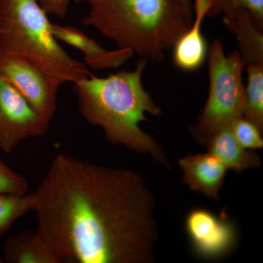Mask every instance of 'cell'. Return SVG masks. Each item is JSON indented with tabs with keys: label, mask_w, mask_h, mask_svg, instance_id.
<instances>
[{
	"label": "cell",
	"mask_w": 263,
	"mask_h": 263,
	"mask_svg": "<svg viewBox=\"0 0 263 263\" xmlns=\"http://www.w3.org/2000/svg\"><path fill=\"white\" fill-rule=\"evenodd\" d=\"M2 34V31H1V29H0V34Z\"/></svg>",
	"instance_id": "obj_22"
},
{
	"label": "cell",
	"mask_w": 263,
	"mask_h": 263,
	"mask_svg": "<svg viewBox=\"0 0 263 263\" xmlns=\"http://www.w3.org/2000/svg\"><path fill=\"white\" fill-rule=\"evenodd\" d=\"M230 127L235 139L243 148L249 150L263 148L262 132L245 117L235 119Z\"/></svg>",
	"instance_id": "obj_18"
},
{
	"label": "cell",
	"mask_w": 263,
	"mask_h": 263,
	"mask_svg": "<svg viewBox=\"0 0 263 263\" xmlns=\"http://www.w3.org/2000/svg\"><path fill=\"white\" fill-rule=\"evenodd\" d=\"M142 58L136 69L120 71L107 77L91 75L73 84L81 115L91 125L103 128L112 144L148 154L164 167L168 160L160 144L140 127L147 121L146 114L160 116L162 110L142 84L147 64Z\"/></svg>",
	"instance_id": "obj_2"
},
{
	"label": "cell",
	"mask_w": 263,
	"mask_h": 263,
	"mask_svg": "<svg viewBox=\"0 0 263 263\" xmlns=\"http://www.w3.org/2000/svg\"><path fill=\"white\" fill-rule=\"evenodd\" d=\"M188 14L193 15V0H181Z\"/></svg>",
	"instance_id": "obj_21"
},
{
	"label": "cell",
	"mask_w": 263,
	"mask_h": 263,
	"mask_svg": "<svg viewBox=\"0 0 263 263\" xmlns=\"http://www.w3.org/2000/svg\"><path fill=\"white\" fill-rule=\"evenodd\" d=\"M240 8L247 10L256 27L263 30V0H212L207 17L223 14L224 18H230Z\"/></svg>",
	"instance_id": "obj_17"
},
{
	"label": "cell",
	"mask_w": 263,
	"mask_h": 263,
	"mask_svg": "<svg viewBox=\"0 0 263 263\" xmlns=\"http://www.w3.org/2000/svg\"><path fill=\"white\" fill-rule=\"evenodd\" d=\"M29 184L27 179L6 165L0 159V195H26Z\"/></svg>",
	"instance_id": "obj_19"
},
{
	"label": "cell",
	"mask_w": 263,
	"mask_h": 263,
	"mask_svg": "<svg viewBox=\"0 0 263 263\" xmlns=\"http://www.w3.org/2000/svg\"><path fill=\"white\" fill-rule=\"evenodd\" d=\"M34 193L24 195H0V236L10 229L18 218L33 211Z\"/></svg>",
	"instance_id": "obj_16"
},
{
	"label": "cell",
	"mask_w": 263,
	"mask_h": 263,
	"mask_svg": "<svg viewBox=\"0 0 263 263\" xmlns=\"http://www.w3.org/2000/svg\"><path fill=\"white\" fill-rule=\"evenodd\" d=\"M179 163L183 182L190 190L219 200L228 169L216 156L210 152L188 155L180 159Z\"/></svg>",
	"instance_id": "obj_11"
},
{
	"label": "cell",
	"mask_w": 263,
	"mask_h": 263,
	"mask_svg": "<svg viewBox=\"0 0 263 263\" xmlns=\"http://www.w3.org/2000/svg\"><path fill=\"white\" fill-rule=\"evenodd\" d=\"M51 32L57 41L80 50L86 65L94 70L118 68L134 55L127 48L107 51L77 27L51 23Z\"/></svg>",
	"instance_id": "obj_9"
},
{
	"label": "cell",
	"mask_w": 263,
	"mask_h": 263,
	"mask_svg": "<svg viewBox=\"0 0 263 263\" xmlns=\"http://www.w3.org/2000/svg\"><path fill=\"white\" fill-rule=\"evenodd\" d=\"M50 122L45 120L13 85L0 76V148L10 153L21 141L43 136Z\"/></svg>",
	"instance_id": "obj_7"
},
{
	"label": "cell",
	"mask_w": 263,
	"mask_h": 263,
	"mask_svg": "<svg viewBox=\"0 0 263 263\" xmlns=\"http://www.w3.org/2000/svg\"><path fill=\"white\" fill-rule=\"evenodd\" d=\"M0 76L18 90L32 108L50 122L56 113L60 86L30 62L0 53Z\"/></svg>",
	"instance_id": "obj_6"
},
{
	"label": "cell",
	"mask_w": 263,
	"mask_h": 263,
	"mask_svg": "<svg viewBox=\"0 0 263 263\" xmlns=\"http://www.w3.org/2000/svg\"><path fill=\"white\" fill-rule=\"evenodd\" d=\"M89 7L81 19L98 29L119 48H127L142 58L163 61L165 51L191 26L181 0H76Z\"/></svg>",
	"instance_id": "obj_3"
},
{
	"label": "cell",
	"mask_w": 263,
	"mask_h": 263,
	"mask_svg": "<svg viewBox=\"0 0 263 263\" xmlns=\"http://www.w3.org/2000/svg\"><path fill=\"white\" fill-rule=\"evenodd\" d=\"M212 0H193L195 18L175 43L173 62L180 70L192 72L200 68L207 60L209 47L202 33V25L212 7Z\"/></svg>",
	"instance_id": "obj_10"
},
{
	"label": "cell",
	"mask_w": 263,
	"mask_h": 263,
	"mask_svg": "<svg viewBox=\"0 0 263 263\" xmlns=\"http://www.w3.org/2000/svg\"><path fill=\"white\" fill-rule=\"evenodd\" d=\"M205 146L209 152L216 156L227 168L238 174L260 166V157L236 141L230 126L214 133Z\"/></svg>",
	"instance_id": "obj_12"
},
{
	"label": "cell",
	"mask_w": 263,
	"mask_h": 263,
	"mask_svg": "<svg viewBox=\"0 0 263 263\" xmlns=\"http://www.w3.org/2000/svg\"><path fill=\"white\" fill-rule=\"evenodd\" d=\"M34 194L36 232L59 263L155 262V197L138 173L60 154Z\"/></svg>",
	"instance_id": "obj_1"
},
{
	"label": "cell",
	"mask_w": 263,
	"mask_h": 263,
	"mask_svg": "<svg viewBox=\"0 0 263 263\" xmlns=\"http://www.w3.org/2000/svg\"><path fill=\"white\" fill-rule=\"evenodd\" d=\"M230 32L236 37L239 53L245 67L257 64L263 65V34L247 10L240 8L230 18H223Z\"/></svg>",
	"instance_id": "obj_13"
},
{
	"label": "cell",
	"mask_w": 263,
	"mask_h": 263,
	"mask_svg": "<svg viewBox=\"0 0 263 263\" xmlns=\"http://www.w3.org/2000/svg\"><path fill=\"white\" fill-rule=\"evenodd\" d=\"M47 14L64 18L67 14L71 0H37Z\"/></svg>",
	"instance_id": "obj_20"
},
{
	"label": "cell",
	"mask_w": 263,
	"mask_h": 263,
	"mask_svg": "<svg viewBox=\"0 0 263 263\" xmlns=\"http://www.w3.org/2000/svg\"><path fill=\"white\" fill-rule=\"evenodd\" d=\"M246 68L248 79L243 117L263 133V65L252 64Z\"/></svg>",
	"instance_id": "obj_15"
},
{
	"label": "cell",
	"mask_w": 263,
	"mask_h": 263,
	"mask_svg": "<svg viewBox=\"0 0 263 263\" xmlns=\"http://www.w3.org/2000/svg\"><path fill=\"white\" fill-rule=\"evenodd\" d=\"M47 15L37 0H0V53L27 60L60 86L91 76L60 46Z\"/></svg>",
	"instance_id": "obj_4"
},
{
	"label": "cell",
	"mask_w": 263,
	"mask_h": 263,
	"mask_svg": "<svg viewBox=\"0 0 263 263\" xmlns=\"http://www.w3.org/2000/svg\"><path fill=\"white\" fill-rule=\"evenodd\" d=\"M209 93L206 103L190 133L198 144L205 146L211 137L243 117L245 86L242 73L245 65L239 51L224 53L220 40L209 48Z\"/></svg>",
	"instance_id": "obj_5"
},
{
	"label": "cell",
	"mask_w": 263,
	"mask_h": 263,
	"mask_svg": "<svg viewBox=\"0 0 263 263\" xmlns=\"http://www.w3.org/2000/svg\"><path fill=\"white\" fill-rule=\"evenodd\" d=\"M185 228L195 253L202 258H221L238 243V233L231 221L202 208L189 213Z\"/></svg>",
	"instance_id": "obj_8"
},
{
	"label": "cell",
	"mask_w": 263,
	"mask_h": 263,
	"mask_svg": "<svg viewBox=\"0 0 263 263\" xmlns=\"http://www.w3.org/2000/svg\"><path fill=\"white\" fill-rule=\"evenodd\" d=\"M4 256L8 263H59L37 232L32 230L5 240Z\"/></svg>",
	"instance_id": "obj_14"
}]
</instances>
